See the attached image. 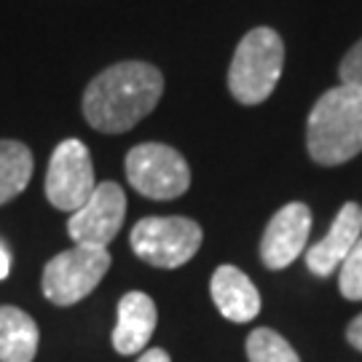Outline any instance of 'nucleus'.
I'll return each instance as SVG.
<instances>
[{
  "instance_id": "obj_7",
  "label": "nucleus",
  "mask_w": 362,
  "mask_h": 362,
  "mask_svg": "<svg viewBox=\"0 0 362 362\" xmlns=\"http://www.w3.org/2000/svg\"><path fill=\"white\" fill-rule=\"evenodd\" d=\"M97 188L89 148L81 140H62L54 148L46 172V199L62 212L81 209Z\"/></svg>"
},
{
  "instance_id": "obj_9",
  "label": "nucleus",
  "mask_w": 362,
  "mask_h": 362,
  "mask_svg": "<svg viewBox=\"0 0 362 362\" xmlns=\"http://www.w3.org/2000/svg\"><path fill=\"white\" fill-rule=\"evenodd\" d=\"M311 231V209L303 202H290L279 209L260 239V260L266 269H287L306 250Z\"/></svg>"
},
{
  "instance_id": "obj_16",
  "label": "nucleus",
  "mask_w": 362,
  "mask_h": 362,
  "mask_svg": "<svg viewBox=\"0 0 362 362\" xmlns=\"http://www.w3.org/2000/svg\"><path fill=\"white\" fill-rule=\"evenodd\" d=\"M338 287L341 296L349 300H362V236L351 247L346 260L338 266Z\"/></svg>"
},
{
  "instance_id": "obj_14",
  "label": "nucleus",
  "mask_w": 362,
  "mask_h": 362,
  "mask_svg": "<svg viewBox=\"0 0 362 362\" xmlns=\"http://www.w3.org/2000/svg\"><path fill=\"white\" fill-rule=\"evenodd\" d=\"M33 180V153L19 140H0V204L11 202Z\"/></svg>"
},
{
  "instance_id": "obj_19",
  "label": "nucleus",
  "mask_w": 362,
  "mask_h": 362,
  "mask_svg": "<svg viewBox=\"0 0 362 362\" xmlns=\"http://www.w3.org/2000/svg\"><path fill=\"white\" fill-rule=\"evenodd\" d=\"M137 362H172V360H169V354L164 349H148L140 354Z\"/></svg>"
},
{
  "instance_id": "obj_6",
  "label": "nucleus",
  "mask_w": 362,
  "mask_h": 362,
  "mask_svg": "<svg viewBox=\"0 0 362 362\" xmlns=\"http://www.w3.org/2000/svg\"><path fill=\"white\" fill-rule=\"evenodd\" d=\"M127 177L137 194L169 202L188 191L191 185V169L175 148L161 143L134 145L127 153Z\"/></svg>"
},
{
  "instance_id": "obj_13",
  "label": "nucleus",
  "mask_w": 362,
  "mask_h": 362,
  "mask_svg": "<svg viewBox=\"0 0 362 362\" xmlns=\"http://www.w3.org/2000/svg\"><path fill=\"white\" fill-rule=\"evenodd\" d=\"M38 354V325L27 311L0 306V362H33Z\"/></svg>"
},
{
  "instance_id": "obj_15",
  "label": "nucleus",
  "mask_w": 362,
  "mask_h": 362,
  "mask_svg": "<svg viewBox=\"0 0 362 362\" xmlns=\"http://www.w3.org/2000/svg\"><path fill=\"white\" fill-rule=\"evenodd\" d=\"M247 357L250 362H300L296 349L287 344V338H282L272 327H258L247 336Z\"/></svg>"
},
{
  "instance_id": "obj_20",
  "label": "nucleus",
  "mask_w": 362,
  "mask_h": 362,
  "mask_svg": "<svg viewBox=\"0 0 362 362\" xmlns=\"http://www.w3.org/2000/svg\"><path fill=\"white\" fill-rule=\"evenodd\" d=\"M11 274V252L0 245V279H6Z\"/></svg>"
},
{
  "instance_id": "obj_18",
  "label": "nucleus",
  "mask_w": 362,
  "mask_h": 362,
  "mask_svg": "<svg viewBox=\"0 0 362 362\" xmlns=\"http://www.w3.org/2000/svg\"><path fill=\"white\" fill-rule=\"evenodd\" d=\"M346 338H349V344L354 346V349L362 351V314L360 317H354L349 322V327H346Z\"/></svg>"
},
{
  "instance_id": "obj_10",
  "label": "nucleus",
  "mask_w": 362,
  "mask_h": 362,
  "mask_svg": "<svg viewBox=\"0 0 362 362\" xmlns=\"http://www.w3.org/2000/svg\"><path fill=\"white\" fill-rule=\"evenodd\" d=\"M362 236V207L354 202H346L338 209L336 220L330 226V231L325 233V239H320L314 247L306 250V266L314 276H330L338 266L346 260L351 252V247L357 245V239Z\"/></svg>"
},
{
  "instance_id": "obj_8",
  "label": "nucleus",
  "mask_w": 362,
  "mask_h": 362,
  "mask_svg": "<svg viewBox=\"0 0 362 362\" xmlns=\"http://www.w3.org/2000/svg\"><path fill=\"white\" fill-rule=\"evenodd\" d=\"M127 215V194L118 182H97L81 209L70 212L67 233L76 245L107 247L118 236Z\"/></svg>"
},
{
  "instance_id": "obj_12",
  "label": "nucleus",
  "mask_w": 362,
  "mask_h": 362,
  "mask_svg": "<svg viewBox=\"0 0 362 362\" xmlns=\"http://www.w3.org/2000/svg\"><path fill=\"white\" fill-rule=\"evenodd\" d=\"M209 293H212V300H215L218 311L231 322H250V320L258 317V287L252 285V279L236 266H228V263L220 266L218 272L212 274Z\"/></svg>"
},
{
  "instance_id": "obj_3",
  "label": "nucleus",
  "mask_w": 362,
  "mask_h": 362,
  "mask_svg": "<svg viewBox=\"0 0 362 362\" xmlns=\"http://www.w3.org/2000/svg\"><path fill=\"white\" fill-rule=\"evenodd\" d=\"M285 43L272 27H255L239 40L228 70V89L242 105H260L269 100L282 78Z\"/></svg>"
},
{
  "instance_id": "obj_5",
  "label": "nucleus",
  "mask_w": 362,
  "mask_h": 362,
  "mask_svg": "<svg viewBox=\"0 0 362 362\" xmlns=\"http://www.w3.org/2000/svg\"><path fill=\"white\" fill-rule=\"evenodd\" d=\"M110 269L107 247L76 245L54 255L43 269V296L57 306H73L94 293Z\"/></svg>"
},
{
  "instance_id": "obj_11",
  "label": "nucleus",
  "mask_w": 362,
  "mask_h": 362,
  "mask_svg": "<svg viewBox=\"0 0 362 362\" xmlns=\"http://www.w3.org/2000/svg\"><path fill=\"white\" fill-rule=\"evenodd\" d=\"M158 314L151 296L132 290L118 300V322L113 330V346L118 354H140L153 336Z\"/></svg>"
},
{
  "instance_id": "obj_2",
  "label": "nucleus",
  "mask_w": 362,
  "mask_h": 362,
  "mask_svg": "<svg viewBox=\"0 0 362 362\" xmlns=\"http://www.w3.org/2000/svg\"><path fill=\"white\" fill-rule=\"evenodd\" d=\"M306 148L320 167H338L362 153V91L333 86L314 103L306 121Z\"/></svg>"
},
{
  "instance_id": "obj_1",
  "label": "nucleus",
  "mask_w": 362,
  "mask_h": 362,
  "mask_svg": "<svg viewBox=\"0 0 362 362\" xmlns=\"http://www.w3.org/2000/svg\"><path fill=\"white\" fill-rule=\"evenodd\" d=\"M164 94V76L148 62H118L103 70L83 91V118L103 134L137 127Z\"/></svg>"
},
{
  "instance_id": "obj_17",
  "label": "nucleus",
  "mask_w": 362,
  "mask_h": 362,
  "mask_svg": "<svg viewBox=\"0 0 362 362\" xmlns=\"http://www.w3.org/2000/svg\"><path fill=\"white\" fill-rule=\"evenodd\" d=\"M338 76H341L344 86H354V89L362 91V40L354 43L349 52H346V57L341 59Z\"/></svg>"
},
{
  "instance_id": "obj_4",
  "label": "nucleus",
  "mask_w": 362,
  "mask_h": 362,
  "mask_svg": "<svg viewBox=\"0 0 362 362\" xmlns=\"http://www.w3.org/2000/svg\"><path fill=\"white\" fill-rule=\"evenodd\" d=\"M134 255L156 269H177L194 258L202 247V226L191 218H143L132 228Z\"/></svg>"
}]
</instances>
